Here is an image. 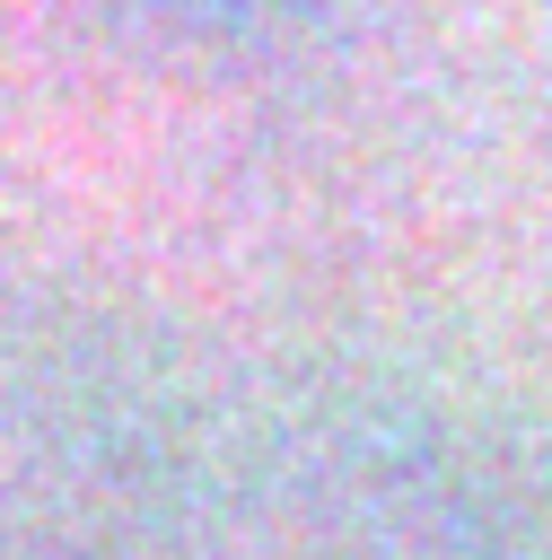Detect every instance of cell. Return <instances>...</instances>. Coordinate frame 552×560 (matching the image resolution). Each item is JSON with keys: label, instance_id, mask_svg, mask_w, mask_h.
Segmentation results:
<instances>
[{"label": "cell", "instance_id": "cell-1", "mask_svg": "<svg viewBox=\"0 0 552 560\" xmlns=\"http://www.w3.org/2000/svg\"><path fill=\"white\" fill-rule=\"evenodd\" d=\"M131 9H149V18H175V26H237V18H254V9H280V0H131Z\"/></svg>", "mask_w": 552, "mask_h": 560}]
</instances>
